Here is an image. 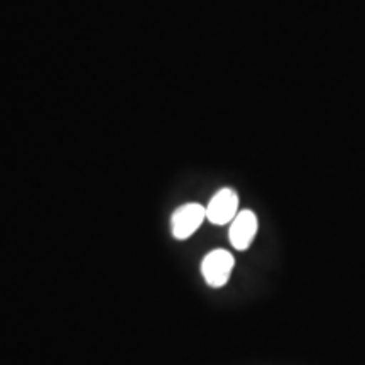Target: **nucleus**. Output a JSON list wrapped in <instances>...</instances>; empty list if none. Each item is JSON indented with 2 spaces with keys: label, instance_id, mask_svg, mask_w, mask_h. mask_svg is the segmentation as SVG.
Listing matches in <instances>:
<instances>
[{
  "label": "nucleus",
  "instance_id": "obj_1",
  "mask_svg": "<svg viewBox=\"0 0 365 365\" xmlns=\"http://www.w3.org/2000/svg\"><path fill=\"white\" fill-rule=\"evenodd\" d=\"M234 255L228 250L217 249L205 255L202 262V272L205 281L212 287L225 286L230 279L232 269H234Z\"/></svg>",
  "mask_w": 365,
  "mask_h": 365
},
{
  "label": "nucleus",
  "instance_id": "obj_2",
  "mask_svg": "<svg viewBox=\"0 0 365 365\" xmlns=\"http://www.w3.org/2000/svg\"><path fill=\"white\" fill-rule=\"evenodd\" d=\"M205 218H207V208L200 203H186L173 213L171 230L175 239L185 240L198 230Z\"/></svg>",
  "mask_w": 365,
  "mask_h": 365
},
{
  "label": "nucleus",
  "instance_id": "obj_3",
  "mask_svg": "<svg viewBox=\"0 0 365 365\" xmlns=\"http://www.w3.org/2000/svg\"><path fill=\"white\" fill-rule=\"evenodd\" d=\"M239 213V195L232 188H222L210 200L207 207V218L215 225H225Z\"/></svg>",
  "mask_w": 365,
  "mask_h": 365
},
{
  "label": "nucleus",
  "instance_id": "obj_4",
  "mask_svg": "<svg viewBox=\"0 0 365 365\" xmlns=\"http://www.w3.org/2000/svg\"><path fill=\"white\" fill-rule=\"evenodd\" d=\"M257 217L250 210H242L237 213V217L232 220L230 232V244L234 245L237 250H245L249 249V245L252 244L255 234H257Z\"/></svg>",
  "mask_w": 365,
  "mask_h": 365
}]
</instances>
